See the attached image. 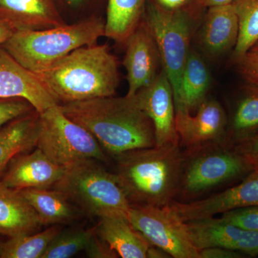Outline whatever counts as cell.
I'll use <instances>...</instances> for the list:
<instances>
[{"label":"cell","instance_id":"277c9868","mask_svg":"<svg viewBox=\"0 0 258 258\" xmlns=\"http://www.w3.org/2000/svg\"><path fill=\"white\" fill-rule=\"evenodd\" d=\"M103 36L105 23L92 17L44 30H16L2 47L23 67L37 74L76 49L97 43Z\"/></svg>","mask_w":258,"mask_h":258},{"label":"cell","instance_id":"3957f363","mask_svg":"<svg viewBox=\"0 0 258 258\" xmlns=\"http://www.w3.org/2000/svg\"><path fill=\"white\" fill-rule=\"evenodd\" d=\"M37 77L58 104L115 96L118 62L107 45H87L71 52Z\"/></svg>","mask_w":258,"mask_h":258},{"label":"cell","instance_id":"ba28073f","mask_svg":"<svg viewBox=\"0 0 258 258\" xmlns=\"http://www.w3.org/2000/svg\"><path fill=\"white\" fill-rule=\"evenodd\" d=\"M129 223L152 245L171 257L201 258L186 229V222L167 206L131 205L126 213Z\"/></svg>","mask_w":258,"mask_h":258},{"label":"cell","instance_id":"5b68a950","mask_svg":"<svg viewBox=\"0 0 258 258\" xmlns=\"http://www.w3.org/2000/svg\"><path fill=\"white\" fill-rule=\"evenodd\" d=\"M101 161L87 160L66 168L54 189L63 192L85 213L101 217H126L131 204L114 173Z\"/></svg>","mask_w":258,"mask_h":258},{"label":"cell","instance_id":"ac0fdd59","mask_svg":"<svg viewBox=\"0 0 258 258\" xmlns=\"http://www.w3.org/2000/svg\"><path fill=\"white\" fill-rule=\"evenodd\" d=\"M238 35V17L232 3L208 8L200 33L204 50L211 55L224 53L235 48Z\"/></svg>","mask_w":258,"mask_h":258},{"label":"cell","instance_id":"836d02e7","mask_svg":"<svg viewBox=\"0 0 258 258\" xmlns=\"http://www.w3.org/2000/svg\"><path fill=\"white\" fill-rule=\"evenodd\" d=\"M165 9L175 10L182 9L192 3L193 0H154Z\"/></svg>","mask_w":258,"mask_h":258},{"label":"cell","instance_id":"d6986e66","mask_svg":"<svg viewBox=\"0 0 258 258\" xmlns=\"http://www.w3.org/2000/svg\"><path fill=\"white\" fill-rule=\"evenodd\" d=\"M38 215L18 190L0 182V235L8 238L38 232Z\"/></svg>","mask_w":258,"mask_h":258},{"label":"cell","instance_id":"e575fe53","mask_svg":"<svg viewBox=\"0 0 258 258\" xmlns=\"http://www.w3.org/2000/svg\"><path fill=\"white\" fill-rule=\"evenodd\" d=\"M235 0H193V3L201 9L211 8V7L220 6L231 4Z\"/></svg>","mask_w":258,"mask_h":258},{"label":"cell","instance_id":"6da1fadb","mask_svg":"<svg viewBox=\"0 0 258 258\" xmlns=\"http://www.w3.org/2000/svg\"><path fill=\"white\" fill-rule=\"evenodd\" d=\"M59 106L64 114L86 128L104 152L113 157L157 146L152 120L134 97H101Z\"/></svg>","mask_w":258,"mask_h":258},{"label":"cell","instance_id":"8d00e7d4","mask_svg":"<svg viewBox=\"0 0 258 258\" xmlns=\"http://www.w3.org/2000/svg\"><path fill=\"white\" fill-rule=\"evenodd\" d=\"M147 257L149 258H166L171 257L164 249L151 245L148 250Z\"/></svg>","mask_w":258,"mask_h":258},{"label":"cell","instance_id":"4fadbf2b","mask_svg":"<svg viewBox=\"0 0 258 258\" xmlns=\"http://www.w3.org/2000/svg\"><path fill=\"white\" fill-rule=\"evenodd\" d=\"M133 97L141 109L152 120L157 146L179 144L176 129L174 94L164 70L161 69L151 84Z\"/></svg>","mask_w":258,"mask_h":258},{"label":"cell","instance_id":"83f0119b","mask_svg":"<svg viewBox=\"0 0 258 258\" xmlns=\"http://www.w3.org/2000/svg\"><path fill=\"white\" fill-rule=\"evenodd\" d=\"M96 234V226L90 228L68 229L55 236L42 258H69L86 250Z\"/></svg>","mask_w":258,"mask_h":258},{"label":"cell","instance_id":"44dd1931","mask_svg":"<svg viewBox=\"0 0 258 258\" xmlns=\"http://www.w3.org/2000/svg\"><path fill=\"white\" fill-rule=\"evenodd\" d=\"M39 116L35 110L0 128V179L15 157L36 147Z\"/></svg>","mask_w":258,"mask_h":258},{"label":"cell","instance_id":"d590c367","mask_svg":"<svg viewBox=\"0 0 258 258\" xmlns=\"http://www.w3.org/2000/svg\"><path fill=\"white\" fill-rule=\"evenodd\" d=\"M14 32V29L0 19V47L3 46V44L13 35Z\"/></svg>","mask_w":258,"mask_h":258},{"label":"cell","instance_id":"9a60e30c","mask_svg":"<svg viewBox=\"0 0 258 258\" xmlns=\"http://www.w3.org/2000/svg\"><path fill=\"white\" fill-rule=\"evenodd\" d=\"M0 98H23L39 113L58 104L35 73L0 47Z\"/></svg>","mask_w":258,"mask_h":258},{"label":"cell","instance_id":"e0dca14e","mask_svg":"<svg viewBox=\"0 0 258 258\" xmlns=\"http://www.w3.org/2000/svg\"><path fill=\"white\" fill-rule=\"evenodd\" d=\"M0 19L15 31L44 30L66 23L55 0H0Z\"/></svg>","mask_w":258,"mask_h":258},{"label":"cell","instance_id":"ffe728a7","mask_svg":"<svg viewBox=\"0 0 258 258\" xmlns=\"http://www.w3.org/2000/svg\"><path fill=\"white\" fill-rule=\"evenodd\" d=\"M97 235L116 255L123 258H147L152 245L142 234L132 227L123 215H110L99 218L96 226Z\"/></svg>","mask_w":258,"mask_h":258},{"label":"cell","instance_id":"4316f807","mask_svg":"<svg viewBox=\"0 0 258 258\" xmlns=\"http://www.w3.org/2000/svg\"><path fill=\"white\" fill-rule=\"evenodd\" d=\"M238 17L239 35L232 59L239 60L258 41V0H235Z\"/></svg>","mask_w":258,"mask_h":258},{"label":"cell","instance_id":"cb8c5ba5","mask_svg":"<svg viewBox=\"0 0 258 258\" xmlns=\"http://www.w3.org/2000/svg\"><path fill=\"white\" fill-rule=\"evenodd\" d=\"M148 0H108L105 36L124 44L144 18Z\"/></svg>","mask_w":258,"mask_h":258},{"label":"cell","instance_id":"7c38bea8","mask_svg":"<svg viewBox=\"0 0 258 258\" xmlns=\"http://www.w3.org/2000/svg\"><path fill=\"white\" fill-rule=\"evenodd\" d=\"M258 205V169L240 184L208 198L190 203L173 201L171 208L184 222L212 217L218 214Z\"/></svg>","mask_w":258,"mask_h":258},{"label":"cell","instance_id":"f35d334b","mask_svg":"<svg viewBox=\"0 0 258 258\" xmlns=\"http://www.w3.org/2000/svg\"><path fill=\"white\" fill-rule=\"evenodd\" d=\"M249 51H250V52H256V53H258V41L256 42L255 44H254L253 46L251 47V49L249 50Z\"/></svg>","mask_w":258,"mask_h":258},{"label":"cell","instance_id":"ab89813d","mask_svg":"<svg viewBox=\"0 0 258 258\" xmlns=\"http://www.w3.org/2000/svg\"><path fill=\"white\" fill-rule=\"evenodd\" d=\"M2 245H3V242H0V253H1Z\"/></svg>","mask_w":258,"mask_h":258},{"label":"cell","instance_id":"7a4b0ae2","mask_svg":"<svg viewBox=\"0 0 258 258\" xmlns=\"http://www.w3.org/2000/svg\"><path fill=\"white\" fill-rule=\"evenodd\" d=\"M113 157L114 174L131 205L167 206L179 194L186 160L179 144L134 149Z\"/></svg>","mask_w":258,"mask_h":258},{"label":"cell","instance_id":"30bf717a","mask_svg":"<svg viewBox=\"0 0 258 258\" xmlns=\"http://www.w3.org/2000/svg\"><path fill=\"white\" fill-rule=\"evenodd\" d=\"M175 121L179 145L186 149V155L226 144L227 117L221 105L215 100L205 99L195 114L176 112Z\"/></svg>","mask_w":258,"mask_h":258},{"label":"cell","instance_id":"9c48e42d","mask_svg":"<svg viewBox=\"0 0 258 258\" xmlns=\"http://www.w3.org/2000/svg\"><path fill=\"white\" fill-rule=\"evenodd\" d=\"M252 171L246 161L226 144L205 148L186 155L179 194L187 198L195 197Z\"/></svg>","mask_w":258,"mask_h":258},{"label":"cell","instance_id":"4dcf8cb0","mask_svg":"<svg viewBox=\"0 0 258 258\" xmlns=\"http://www.w3.org/2000/svg\"><path fill=\"white\" fill-rule=\"evenodd\" d=\"M252 170L258 169V132L230 147Z\"/></svg>","mask_w":258,"mask_h":258},{"label":"cell","instance_id":"74e56055","mask_svg":"<svg viewBox=\"0 0 258 258\" xmlns=\"http://www.w3.org/2000/svg\"><path fill=\"white\" fill-rule=\"evenodd\" d=\"M64 4L73 9H78L87 4L88 0H62Z\"/></svg>","mask_w":258,"mask_h":258},{"label":"cell","instance_id":"52a82bcc","mask_svg":"<svg viewBox=\"0 0 258 258\" xmlns=\"http://www.w3.org/2000/svg\"><path fill=\"white\" fill-rule=\"evenodd\" d=\"M39 113L36 147L56 164L66 169L84 161H108L98 141L64 114L59 104Z\"/></svg>","mask_w":258,"mask_h":258},{"label":"cell","instance_id":"f1b7e54d","mask_svg":"<svg viewBox=\"0 0 258 258\" xmlns=\"http://www.w3.org/2000/svg\"><path fill=\"white\" fill-rule=\"evenodd\" d=\"M35 110L31 103L23 98H0V128L12 120Z\"/></svg>","mask_w":258,"mask_h":258},{"label":"cell","instance_id":"8992f818","mask_svg":"<svg viewBox=\"0 0 258 258\" xmlns=\"http://www.w3.org/2000/svg\"><path fill=\"white\" fill-rule=\"evenodd\" d=\"M203 10L193 1L182 9L170 10L154 0H148L144 18L157 42L162 69L171 83L174 99L191 50L190 42L195 25Z\"/></svg>","mask_w":258,"mask_h":258},{"label":"cell","instance_id":"5bb4252c","mask_svg":"<svg viewBox=\"0 0 258 258\" xmlns=\"http://www.w3.org/2000/svg\"><path fill=\"white\" fill-rule=\"evenodd\" d=\"M186 226L199 251L208 247H222L252 257L258 254V232L254 231L214 217L186 222Z\"/></svg>","mask_w":258,"mask_h":258},{"label":"cell","instance_id":"f546056e","mask_svg":"<svg viewBox=\"0 0 258 258\" xmlns=\"http://www.w3.org/2000/svg\"><path fill=\"white\" fill-rule=\"evenodd\" d=\"M220 218L232 225L258 232V205L225 212Z\"/></svg>","mask_w":258,"mask_h":258},{"label":"cell","instance_id":"8fae6325","mask_svg":"<svg viewBox=\"0 0 258 258\" xmlns=\"http://www.w3.org/2000/svg\"><path fill=\"white\" fill-rule=\"evenodd\" d=\"M123 66L127 72L128 91L133 97L139 91L151 84L162 68L157 42L145 18L129 35L124 43Z\"/></svg>","mask_w":258,"mask_h":258},{"label":"cell","instance_id":"603a6c76","mask_svg":"<svg viewBox=\"0 0 258 258\" xmlns=\"http://www.w3.org/2000/svg\"><path fill=\"white\" fill-rule=\"evenodd\" d=\"M210 84V75L203 59L190 50L181 75L177 94L174 97L176 112L193 114L205 99Z\"/></svg>","mask_w":258,"mask_h":258},{"label":"cell","instance_id":"1f68e13d","mask_svg":"<svg viewBox=\"0 0 258 258\" xmlns=\"http://www.w3.org/2000/svg\"><path fill=\"white\" fill-rule=\"evenodd\" d=\"M235 63L247 82L258 86V53L249 51Z\"/></svg>","mask_w":258,"mask_h":258},{"label":"cell","instance_id":"7402d4cb","mask_svg":"<svg viewBox=\"0 0 258 258\" xmlns=\"http://www.w3.org/2000/svg\"><path fill=\"white\" fill-rule=\"evenodd\" d=\"M38 215L42 225H64L79 218L80 209L63 192L54 188L18 190Z\"/></svg>","mask_w":258,"mask_h":258},{"label":"cell","instance_id":"2e32d148","mask_svg":"<svg viewBox=\"0 0 258 258\" xmlns=\"http://www.w3.org/2000/svg\"><path fill=\"white\" fill-rule=\"evenodd\" d=\"M64 171L66 168L51 160L36 147L10 161L0 182L16 190L52 188L63 176Z\"/></svg>","mask_w":258,"mask_h":258},{"label":"cell","instance_id":"d6a6232c","mask_svg":"<svg viewBox=\"0 0 258 258\" xmlns=\"http://www.w3.org/2000/svg\"><path fill=\"white\" fill-rule=\"evenodd\" d=\"M201 258H242L246 254L237 251L222 248V247H208L200 250Z\"/></svg>","mask_w":258,"mask_h":258},{"label":"cell","instance_id":"d4e9b609","mask_svg":"<svg viewBox=\"0 0 258 258\" xmlns=\"http://www.w3.org/2000/svg\"><path fill=\"white\" fill-rule=\"evenodd\" d=\"M258 132V86L249 84L237 102L226 145L231 147Z\"/></svg>","mask_w":258,"mask_h":258},{"label":"cell","instance_id":"484cf974","mask_svg":"<svg viewBox=\"0 0 258 258\" xmlns=\"http://www.w3.org/2000/svg\"><path fill=\"white\" fill-rule=\"evenodd\" d=\"M62 228L61 225H50L43 231L8 238L3 242L0 258H42Z\"/></svg>","mask_w":258,"mask_h":258}]
</instances>
